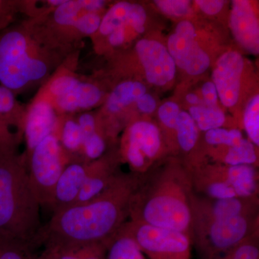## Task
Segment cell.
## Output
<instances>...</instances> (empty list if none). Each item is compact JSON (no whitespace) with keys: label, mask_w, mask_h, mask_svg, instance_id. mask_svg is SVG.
Listing matches in <instances>:
<instances>
[{"label":"cell","mask_w":259,"mask_h":259,"mask_svg":"<svg viewBox=\"0 0 259 259\" xmlns=\"http://www.w3.org/2000/svg\"><path fill=\"white\" fill-rule=\"evenodd\" d=\"M146 93V87L141 81L134 80L122 81L117 83L107 97L104 110L108 115H118L130 105L136 103Z\"/></svg>","instance_id":"obj_23"},{"label":"cell","mask_w":259,"mask_h":259,"mask_svg":"<svg viewBox=\"0 0 259 259\" xmlns=\"http://www.w3.org/2000/svg\"><path fill=\"white\" fill-rule=\"evenodd\" d=\"M196 4L204 13L208 15H217L224 7V1L218 0H197Z\"/></svg>","instance_id":"obj_37"},{"label":"cell","mask_w":259,"mask_h":259,"mask_svg":"<svg viewBox=\"0 0 259 259\" xmlns=\"http://www.w3.org/2000/svg\"><path fill=\"white\" fill-rule=\"evenodd\" d=\"M173 136L174 146L177 144V148L185 154H191L197 147L199 131L189 112H180Z\"/></svg>","instance_id":"obj_25"},{"label":"cell","mask_w":259,"mask_h":259,"mask_svg":"<svg viewBox=\"0 0 259 259\" xmlns=\"http://www.w3.org/2000/svg\"><path fill=\"white\" fill-rule=\"evenodd\" d=\"M59 116L50 102L44 97L35 95L27 106L23 125V139H25V160L30 156L37 145L57 129Z\"/></svg>","instance_id":"obj_14"},{"label":"cell","mask_w":259,"mask_h":259,"mask_svg":"<svg viewBox=\"0 0 259 259\" xmlns=\"http://www.w3.org/2000/svg\"><path fill=\"white\" fill-rule=\"evenodd\" d=\"M106 5L107 2L103 0H65L57 8L41 15L40 20L56 40L62 44L61 37L65 32L81 16L88 13H102Z\"/></svg>","instance_id":"obj_16"},{"label":"cell","mask_w":259,"mask_h":259,"mask_svg":"<svg viewBox=\"0 0 259 259\" xmlns=\"http://www.w3.org/2000/svg\"><path fill=\"white\" fill-rule=\"evenodd\" d=\"M77 47L61 44L40 17L0 31V84L15 95L40 88Z\"/></svg>","instance_id":"obj_2"},{"label":"cell","mask_w":259,"mask_h":259,"mask_svg":"<svg viewBox=\"0 0 259 259\" xmlns=\"http://www.w3.org/2000/svg\"><path fill=\"white\" fill-rule=\"evenodd\" d=\"M180 112V106L176 102L171 101L164 102L158 109V116L160 122L172 135L176 128L177 118Z\"/></svg>","instance_id":"obj_34"},{"label":"cell","mask_w":259,"mask_h":259,"mask_svg":"<svg viewBox=\"0 0 259 259\" xmlns=\"http://www.w3.org/2000/svg\"><path fill=\"white\" fill-rule=\"evenodd\" d=\"M230 27L235 40L250 54L259 53L258 20L250 2H232Z\"/></svg>","instance_id":"obj_19"},{"label":"cell","mask_w":259,"mask_h":259,"mask_svg":"<svg viewBox=\"0 0 259 259\" xmlns=\"http://www.w3.org/2000/svg\"><path fill=\"white\" fill-rule=\"evenodd\" d=\"M184 163L170 162L144 175L130 205L129 221L183 232L191 236L193 194Z\"/></svg>","instance_id":"obj_3"},{"label":"cell","mask_w":259,"mask_h":259,"mask_svg":"<svg viewBox=\"0 0 259 259\" xmlns=\"http://www.w3.org/2000/svg\"><path fill=\"white\" fill-rule=\"evenodd\" d=\"M244 138L240 130L223 127L207 131L204 136V142L209 148L236 146Z\"/></svg>","instance_id":"obj_29"},{"label":"cell","mask_w":259,"mask_h":259,"mask_svg":"<svg viewBox=\"0 0 259 259\" xmlns=\"http://www.w3.org/2000/svg\"><path fill=\"white\" fill-rule=\"evenodd\" d=\"M194 193L214 199L258 197L256 167L204 163L190 171Z\"/></svg>","instance_id":"obj_6"},{"label":"cell","mask_w":259,"mask_h":259,"mask_svg":"<svg viewBox=\"0 0 259 259\" xmlns=\"http://www.w3.org/2000/svg\"><path fill=\"white\" fill-rule=\"evenodd\" d=\"M88 163L66 165L56 183L50 209L53 213L76 202L86 178Z\"/></svg>","instance_id":"obj_20"},{"label":"cell","mask_w":259,"mask_h":259,"mask_svg":"<svg viewBox=\"0 0 259 259\" xmlns=\"http://www.w3.org/2000/svg\"><path fill=\"white\" fill-rule=\"evenodd\" d=\"M186 100L192 106H197V105H202V100L199 98L198 95L194 93H190L186 96Z\"/></svg>","instance_id":"obj_39"},{"label":"cell","mask_w":259,"mask_h":259,"mask_svg":"<svg viewBox=\"0 0 259 259\" xmlns=\"http://www.w3.org/2000/svg\"><path fill=\"white\" fill-rule=\"evenodd\" d=\"M190 1L187 0H157L155 5L162 13L168 16L182 18L188 14L190 10Z\"/></svg>","instance_id":"obj_33"},{"label":"cell","mask_w":259,"mask_h":259,"mask_svg":"<svg viewBox=\"0 0 259 259\" xmlns=\"http://www.w3.org/2000/svg\"><path fill=\"white\" fill-rule=\"evenodd\" d=\"M107 247L105 243H98L80 245L67 249L42 251L48 259H107Z\"/></svg>","instance_id":"obj_27"},{"label":"cell","mask_w":259,"mask_h":259,"mask_svg":"<svg viewBox=\"0 0 259 259\" xmlns=\"http://www.w3.org/2000/svg\"><path fill=\"white\" fill-rule=\"evenodd\" d=\"M16 97L11 90L0 84V120L14 130L22 141L27 106L20 103Z\"/></svg>","instance_id":"obj_24"},{"label":"cell","mask_w":259,"mask_h":259,"mask_svg":"<svg viewBox=\"0 0 259 259\" xmlns=\"http://www.w3.org/2000/svg\"><path fill=\"white\" fill-rule=\"evenodd\" d=\"M31 259H48L47 254L44 251L40 255H36Z\"/></svg>","instance_id":"obj_40"},{"label":"cell","mask_w":259,"mask_h":259,"mask_svg":"<svg viewBox=\"0 0 259 259\" xmlns=\"http://www.w3.org/2000/svg\"><path fill=\"white\" fill-rule=\"evenodd\" d=\"M68 164L85 163L83 156V134L75 115L59 117L55 133Z\"/></svg>","instance_id":"obj_21"},{"label":"cell","mask_w":259,"mask_h":259,"mask_svg":"<svg viewBox=\"0 0 259 259\" xmlns=\"http://www.w3.org/2000/svg\"><path fill=\"white\" fill-rule=\"evenodd\" d=\"M126 231L148 259H192V238L190 235L128 221Z\"/></svg>","instance_id":"obj_10"},{"label":"cell","mask_w":259,"mask_h":259,"mask_svg":"<svg viewBox=\"0 0 259 259\" xmlns=\"http://www.w3.org/2000/svg\"><path fill=\"white\" fill-rule=\"evenodd\" d=\"M146 20L147 13L142 5L127 1L117 2L102 15L100 28L91 37L96 42L120 28L130 29L139 35L144 32Z\"/></svg>","instance_id":"obj_17"},{"label":"cell","mask_w":259,"mask_h":259,"mask_svg":"<svg viewBox=\"0 0 259 259\" xmlns=\"http://www.w3.org/2000/svg\"><path fill=\"white\" fill-rule=\"evenodd\" d=\"M256 148L248 139H243L233 146H217L207 148V153L221 164L228 166L248 165L256 167L258 153Z\"/></svg>","instance_id":"obj_22"},{"label":"cell","mask_w":259,"mask_h":259,"mask_svg":"<svg viewBox=\"0 0 259 259\" xmlns=\"http://www.w3.org/2000/svg\"><path fill=\"white\" fill-rule=\"evenodd\" d=\"M120 161L119 153L107 152L99 159L88 163L86 178L74 204L88 202L106 190L120 173Z\"/></svg>","instance_id":"obj_18"},{"label":"cell","mask_w":259,"mask_h":259,"mask_svg":"<svg viewBox=\"0 0 259 259\" xmlns=\"http://www.w3.org/2000/svg\"><path fill=\"white\" fill-rule=\"evenodd\" d=\"M244 59L240 53L229 51L218 59L212 71V82L225 107H234L239 100Z\"/></svg>","instance_id":"obj_15"},{"label":"cell","mask_w":259,"mask_h":259,"mask_svg":"<svg viewBox=\"0 0 259 259\" xmlns=\"http://www.w3.org/2000/svg\"><path fill=\"white\" fill-rule=\"evenodd\" d=\"M40 207L23 153L0 156V242L35 251L42 246Z\"/></svg>","instance_id":"obj_4"},{"label":"cell","mask_w":259,"mask_h":259,"mask_svg":"<svg viewBox=\"0 0 259 259\" xmlns=\"http://www.w3.org/2000/svg\"><path fill=\"white\" fill-rule=\"evenodd\" d=\"M163 146L161 130L149 121L133 122L125 130L121 142V161L128 164L131 172L146 175L153 169L155 162L163 155Z\"/></svg>","instance_id":"obj_9"},{"label":"cell","mask_w":259,"mask_h":259,"mask_svg":"<svg viewBox=\"0 0 259 259\" xmlns=\"http://www.w3.org/2000/svg\"><path fill=\"white\" fill-rule=\"evenodd\" d=\"M215 259H226V258H223V257H218V258H215Z\"/></svg>","instance_id":"obj_41"},{"label":"cell","mask_w":259,"mask_h":259,"mask_svg":"<svg viewBox=\"0 0 259 259\" xmlns=\"http://www.w3.org/2000/svg\"><path fill=\"white\" fill-rule=\"evenodd\" d=\"M135 51L148 82L163 87L175 79L176 64L167 47L161 42L141 39L136 42Z\"/></svg>","instance_id":"obj_13"},{"label":"cell","mask_w":259,"mask_h":259,"mask_svg":"<svg viewBox=\"0 0 259 259\" xmlns=\"http://www.w3.org/2000/svg\"><path fill=\"white\" fill-rule=\"evenodd\" d=\"M199 131L207 132L210 130L222 127L226 122V115L220 107L207 105L191 106L190 112Z\"/></svg>","instance_id":"obj_28"},{"label":"cell","mask_w":259,"mask_h":259,"mask_svg":"<svg viewBox=\"0 0 259 259\" xmlns=\"http://www.w3.org/2000/svg\"><path fill=\"white\" fill-rule=\"evenodd\" d=\"M27 1L0 0V31L15 23L19 14L26 15Z\"/></svg>","instance_id":"obj_31"},{"label":"cell","mask_w":259,"mask_h":259,"mask_svg":"<svg viewBox=\"0 0 259 259\" xmlns=\"http://www.w3.org/2000/svg\"><path fill=\"white\" fill-rule=\"evenodd\" d=\"M243 127L248 139L255 147L259 146V96L255 95L248 102L243 115Z\"/></svg>","instance_id":"obj_30"},{"label":"cell","mask_w":259,"mask_h":259,"mask_svg":"<svg viewBox=\"0 0 259 259\" xmlns=\"http://www.w3.org/2000/svg\"><path fill=\"white\" fill-rule=\"evenodd\" d=\"M35 250L13 243L0 242V259H31Z\"/></svg>","instance_id":"obj_35"},{"label":"cell","mask_w":259,"mask_h":259,"mask_svg":"<svg viewBox=\"0 0 259 259\" xmlns=\"http://www.w3.org/2000/svg\"><path fill=\"white\" fill-rule=\"evenodd\" d=\"M107 259H147L133 237L122 226L107 247Z\"/></svg>","instance_id":"obj_26"},{"label":"cell","mask_w":259,"mask_h":259,"mask_svg":"<svg viewBox=\"0 0 259 259\" xmlns=\"http://www.w3.org/2000/svg\"><path fill=\"white\" fill-rule=\"evenodd\" d=\"M25 163L32 192L40 206L50 209L56 183L68 164L56 135L42 140Z\"/></svg>","instance_id":"obj_8"},{"label":"cell","mask_w":259,"mask_h":259,"mask_svg":"<svg viewBox=\"0 0 259 259\" xmlns=\"http://www.w3.org/2000/svg\"><path fill=\"white\" fill-rule=\"evenodd\" d=\"M79 54L78 50L70 54L36 93L50 102L59 117L90 111L105 98L96 82L76 72Z\"/></svg>","instance_id":"obj_5"},{"label":"cell","mask_w":259,"mask_h":259,"mask_svg":"<svg viewBox=\"0 0 259 259\" xmlns=\"http://www.w3.org/2000/svg\"><path fill=\"white\" fill-rule=\"evenodd\" d=\"M258 207V197L214 199L193 192L191 197L192 225L257 214Z\"/></svg>","instance_id":"obj_12"},{"label":"cell","mask_w":259,"mask_h":259,"mask_svg":"<svg viewBox=\"0 0 259 259\" xmlns=\"http://www.w3.org/2000/svg\"><path fill=\"white\" fill-rule=\"evenodd\" d=\"M136 106L140 112L144 114H151L156 108V101L154 97L150 94H144L137 101Z\"/></svg>","instance_id":"obj_38"},{"label":"cell","mask_w":259,"mask_h":259,"mask_svg":"<svg viewBox=\"0 0 259 259\" xmlns=\"http://www.w3.org/2000/svg\"><path fill=\"white\" fill-rule=\"evenodd\" d=\"M167 49L176 66L192 76L204 74L210 66L208 54L199 45L195 27L189 20L177 25L168 37Z\"/></svg>","instance_id":"obj_11"},{"label":"cell","mask_w":259,"mask_h":259,"mask_svg":"<svg viewBox=\"0 0 259 259\" xmlns=\"http://www.w3.org/2000/svg\"><path fill=\"white\" fill-rule=\"evenodd\" d=\"M204 105L207 106H217L218 95L217 90L212 81H207L202 85L201 89Z\"/></svg>","instance_id":"obj_36"},{"label":"cell","mask_w":259,"mask_h":259,"mask_svg":"<svg viewBox=\"0 0 259 259\" xmlns=\"http://www.w3.org/2000/svg\"><path fill=\"white\" fill-rule=\"evenodd\" d=\"M144 176L121 171L95 198L53 213L40 232L44 249H67L98 243L108 245L129 221L131 199Z\"/></svg>","instance_id":"obj_1"},{"label":"cell","mask_w":259,"mask_h":259,"mask_svg":"<svg viewBox=\"0 0 259 259\" xmlns=\"http://www.w3.org/2000/svg\"><path fill=\"white\" fill-rule=\"evenodd\" d=\"M258 233V214L194 223L191 226L192 245L200 259L217 258Z\"/></svg>","instance_id":"obj_7"},{"label":"cell","mask_w":259,"mask_h":259,"mask_svg":"<svg viewBox=\"0 0 259 259\" xmlns=\"http://www.w3.org/2000/svg\"><path fill=\"white\" fill-rule=\"evenodd\" d=\"M21 141L16 133L0 120V156L18 152Z\"/></svg>","instance_id":"obj_32"}]
</instances>
